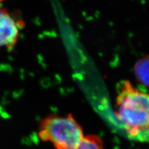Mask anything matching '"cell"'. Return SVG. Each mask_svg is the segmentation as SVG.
Here are the masks:
<instances>
[{
	"label": "cell",
	"instance_id": "cell-1",
	"mask_svg": "<svg viewBox=\"0 0 149 149\" xmlns=\"http://www.w3.org/2000/svg\"><path fill=\"white\" fill-rule=\"evenodd\" d=\"M115 112L127 136L139 142H149V95L129 81L120 84Z\"/></svg>",
	"mask_w": 149,
	"mask_h": 149
},
{
	"label": "cell",
	"instance_id": "cell-2",
	"mask_svg": "<svg viewBox=\"0 0 149 149\" xmlns=\"http://www.w3.org/2000/svg\"><path fill=\"white\" fill-rule=\"evenodd\" d=\"M38 134L42 141L52 143L55 149H77L85 136L71 114L47 116L40 121Z\"/></svg>",
	"mask_w": 149,
	"mask_h": 149
},
{
	"label": "cell",
	"instance_id": "cell-3",
	"mask_svg": "<svg viewBox=\"0 0 149 149\" xmlns=\"http://www.w3.org/2000/svg\"><path fill=\"white\" fill-rule=\"evenodd\" d=\"M4 0H0V47L8 50L15 47L19 36L17 23L2 6Z\"/></svg>",
	"mask_w": 149,
	"mask_h": 149
},
{
	"label": "cell",
	"instance_id": "cell-4",
	"mask_svg": "<svg viewBox=\"0 0 149 149\" xmlns=\"http://www.w3.org/2000/svg\"><path fill=\"white\" fill-rule=\"evenodd\" d=\"M134 72L137 81L149 88V55L137 60L134 65Z\"/></svg>",
	"mask_w": 149,
	"mask_h": 149
},
{
	"label": "cell",
	"instance_id": "cell-5",
	"mask_svg": "<svg viewBox=\"0 0 149 149\" xmlns=\"http://www.w3.org/2000/svg\"><path fill=\"white\" fill-rule=\"evenodd\" d=\"M77 149H104L102 139L94 134L85 136Z\"/></svg>",
	"mask_w": 149,
	"mask_h": 149
}]
</instances>
